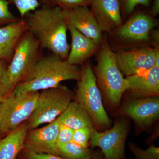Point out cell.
I'll list each match as a JSON object with an SVG mask.
<instances>
[{"label":"cell","mask_w":159,"mask_h":159,"mask_svg":"<svg viewBox=\"0 0 159 159\" xmlns=\"http://www.w3.org/2000/svg\"><path fill=\"white\" fill-rule=\"evenodd\" d=\"M26 31H30L41 48L66 60L70 46L68 43V23L63 9L59 7L41 6L22 19Z\"/></svg>","instance_id":"cell-1"},{"label":"cell","mask_w":159,"mask_h":159,"mask_svg":"<svg viewBox=\"0 0 159 159\" xmlns=\"http://www.w3.org/2000/svg\"><path fill=\"white\" fill-rule=\"evenodd\" d=\"M80 77L81 71L77 66L51 53L41 57L30 77L18 84L12 93L18 95L39 92L55 87L65 80L78 81Z\"/></svg>","instance_id":"cell-2"},{"label":"cell","mask_w":159,"mask_h":159,"mask_svg":"<svg viewBox=\"0 0 159 159\" xmlns=\"http://www.w3.org/2000/svg\"><path fill=\"white\" fill-rule=\"evenodd\" d=\"M39 43L30 31H26L18 42L4 80L6 97L16 87L31 76L36 64L42 57Z\"/></svg>","instance_id":"cell-3"},{"label":"cell","mask_w":159,"mask_h":159,"mask_svg":"<svg viewBox=\"0 0 159 159\" xmlns=\"http://www.w3.org/2000/svg\"><path fill=\"white\" fill-rule=\"evenodd\" d=\"M96 68L97 83L111 105L120 103L122 95L128 90V84L117 65L115 53L106 38H102Z\"/></svg>","instance_id":"cell-4"},{"label":"cell","mask_w":159,"mask_h":159,"mask_svg":"<svg viewBox=\"0 0 159 159\" xmlns=\"http://www.w3.org/2000/svg\"><path fill=\"white\" fill-rule=\"evenodd\" d=\"M74 97L73 92L61 84L41 91L36 107L27 122L29 130L54 121L64 111Z\"/></svg>","instance_id":"cell-5"},{"label":"cell","mask_w":159,"mask_h":159,"mask_svg":"<svg viewBox=\"0 0 159 159\" xmlns=\"http://www.w3.org/2000/svg\"><path fill=\"white\" fill-rule=\"evenodd\" d=\"M75 97L76 101L89 114L94 124L100 128L110 125L111 119L103 107L96 76L89 62L81 70Z\"/></svg>","instance_id":"cell-6"},{"label":"cell","mask_w":159,"mask_h":159,"mask_svg":"<svg viewBox=\"0 0 159 159\" xmlns=\"http://www.w3.org/2000/svg\"><path fill=\"white\" fill-rule=\"evenodd\" d=\"M39 92L15 95L12 92L0 101V132L9 133L29 119L37 105Z\"/></svg>","instance_id":"cell-7"},{"label":"cell","mask_w":159,"mask_h":159,"mask_svg":"<svg viewBox=\"0 0 159 159\" xmlns=\"http://www.w3.org/2000/svg\"><path fill=\"white\" fill-rule=\"evenodd\" d=\"M127 129L125 122L118 121L111 129L101 132L95 130L90 139L91 146L99 147L104 159H125Z\"/></svg>","instance_id":"cell-8"},{"label":"cell","mask_w":159,"mask_h":159,"mask_svg":"<svg viewBox=\"0 0 159 159\" xmlns=\"http://www.w3.org/2000/svg\"><path fill=\"white\" fill-rule=\"evenodd\" d=\"M157 24V21L151 16L139 12L113 31H116V38L122 44L134 45L147 42L151 31Z\"/></svg>","instance_id":"cell-9"},{"label":"cell","mask_w":159,"mask_h":159,"mask_svg":"<svg viewBox=\"0 0 159 159\" xmlns=\"http://www.w3.org/2000/svg\"><path fill=\"white\" fill-rule=\"evenodd\" d=\"M119 70L126 77L134 75L151 68L155 65L159 57L157 48H139L115 53Z\"/></svg>","instance_id":"cell-10"},{"label":"cell","mask_w":159,"mask_h":159,"mask_svg":"<svg viewBox=\"0 0 159 159\" xmlns=\"http://www.w3.org/2000/svg\"><path fill=\"white\" fill-rule=\"evenodd\" d=\"M121 111L122 114L131 118L139 128H148L158 119L159 96L131 98L124 103Z\"/></svg>","instance_id":"cell-11"},{"label":"cell","mask_w":159,"mask_h":159,"mask_svg":"<svg viewBox=\"0 0 159 159\" xmlns=\"http://www.w3.org/2000/svg\"><path fill=\"white\" fill-rule=\"evenodd\" d=\"M59 125L57 118L43 127L28 131L24 148L35 153L58 155L57 138Z\"/></svg>","instance_id":"cell-12"},{"label":"cell","mask_w":159,"mask_h":159,"mask_svg":"<svg viewBox=\"0 0 159 159\" xmlns=\"http://www.w3.org/2000/svg\"><path fill=\"white\" fill-rule=\"evenodd\" d=\"M90 9L102 32H111L122 25L119 0H93Z\"/></svg>","instance_id":"cell-13"},{"label":"cell","mask_w":159,"mask_h":159,"mask_svg":"<svg viewBox=\"0 0 159 159\" xmlns=\"http://www.w3.org/2000/svg\"><path fill=\"white\" fill-rule=\"evenodd\" d=\"M68 24L72 25L87 37L100 44L102 39V31L97 21L87 6L63 9Z\"/></svg>","instance_id":"cell-14"},{"label":"cell","mask_w":159,"mask_h":159,"mask_svg":"<svg viewBox=\"0 0 159 159\" xmlns=\"http://www.w3.org/2000/svg\"><path fill=\"white\" fill-rule=\"evenodd\" d=\"M131 98L159 96V67L151 68L125 77Z\"/></svg>","instance_id":"cell-15"},{"label":"cell","mask_w":159,"mask_h":159,"mask_svg":"<svg viewBox=\"0 0 159 159\" xmlns=\"http://www.w3.org/2000/svg\"><path fill=\"white\" fill-rule=\"evenodd\" d=\"M71 45L66 61L73 65L82 64L97 51L100 44L84 36L75 27L68 24Z\"/></svg>","instance_id":"cell-16"},{"label":"cell","mask_w":159,"mask_h":159,"mask_svg":"<svg viewBox=\"0 0 159 159\" xmlns=\"http://www.w3.org/2000/svg\"><path fill=\"white\" fill-rule=\"evenodd\" d=\"M26 31L22 19L0 28V59L10 61L19 40Z\"/></svg>","instance_id":"cell-17"},{"label":"cell","mask_w":159,"mask_h":159,"mask_svg":"<svg viewBox=\"0 0 159 159\" xmlns=\"http://www.w3.org/2000/svg\"><path fill=\"white\" fill-rule=\"evenodd\" d=\"M29 131L24 122L14 130L0 139V159H17L24 149L25 140Z\"/></svg>","instance_id":"cell-18"},{"label":"cell","mask_w":159,"mask_h":159,"mask_svg":"<svg viewBox=\"0 0 159 159\" xmlns=\"http://www.w3.org/2000/svg\"><path fill=\"white\" fill-rule=\"evenodd\" d=\"M57 119L61 123L73 130L93 127L91 116L77 101H72Z\"/></svg>","instance_id":"cell-19"},{"label":"cell","mask_w":159,"mask_h":159,"mask_svg":"<svg viewBox=\"0 0 159 159\" xmlns=\"http://www.w3.org/2000/svg\"><path fill=\"white\" fill-rule=\"evenodd\" d=\"M58 155L66 159H90L93 156L89 148L82 147L74 142L57 145Z\"/></svg>","instance_id":"cell-20"},{"label":"cell","mask_w":159,"mask_h":159,"mask_svg":"<svg viewBox=\"0 0 159 159\" xmlns=\"http://www.w3.org/2000/svg\"><path fill=\"white\" fill-rule=\"evenodd\" d=\"M93 0H39L40 6L59 7L63 9H70L90 6Z\"/></svg>","instance_id":"cell-21"},{"label":"cell","mask_w":159,"mask_h":159,"mask_svg":"<svg viewBox=\"0 0 159 159\" xmlns=\"http://www.w3.org/2000/svg\"><path fill=\"white\" fill-rule=\"evenodd\" d=\"M129 148L133 153L135 159H159V148L150 145L147 149H143L133 142L129 143Z\"/></svg>","instance_id":"cell-22"},{"label":"cell","mask_w":159,"mask_h":159,"mask_svg":"<svg viewBox=\"0 0 159 159\" xmlns=\"http://www.w3.org/2000/svg\"><path fill=\"white\" fill-rule=\"evenodd\" d=\"M14 5L22 19L27 13L34 11L40 6L39 0H6Z\"/></svg>","instance_id":"cell-23"},{"label":"cell","mask_w":159,"mask_h":159,"mask_svg":"<svg viewBox=\"0 0 159 159\" xmlns=\"http://www.w3.org/2000/svg\"><path fill=\"white\" fill-rule=\"evenodd\" d=\"M94 130L93 127H85L74 130L72 142L88 148L89 141Z\"/></svg>","instance_id":"cell-24"},{"label":"cell","mask_w":159,"mask_h":159,"mask_svg":"<svg viewBox=\"0 0 159 159\" xmlns=\"http://www.w3.org/2000/svg\"><path fill=\"white\" fill-rule=\"evenodd\" d=\"M9 4L6 0H0V25H8L19 20L9 10Z\"/></svg>","instance_id":"cell-25"},{"label":"cell","mask_w":159,"mask_h":159,"mask_svg":"<svg viewBox=\"0 0 159 159\" xmlns=\"http://www.w3.org/2000/svg\"><path fill=\"white\" fill-rule=\"evenodd\" d=\"M74 130L60 122L57 138V145L66 144L72 141Z\"/></svg>","instance_id":"cell-26"},{"label":"cell","mask_w":159,"mask_h":159,"mask_svg":"<svg viewBox=\"0 0 159 159\" xmlns=\"http://www.w3.org/2000/svg\"><path fill=\"white\" fill-rule=\"evenodd\" d=\"M20 153L23 159H66L57 155L35 153L25 148Z\"/></svg>","instance_id":"cell-27"},{"label":"cell","mask_w":159,"mask_h":159,"mask_svg":"<svg viewBox=\"0 0 159 159\" xmlns=\"http://www.w3.org/2000/svg\"><path fill=\"white\" fill-rule=\"evenodd\" d=\"M122 2V9L125 14L129 15L138 5L148 6L149 0H119Z\"/></svg>","instance_id":"cell-28"},{"label":"cell","mask_w":159,"mask_h":159,"mask_svg":"<svg viewBox=\"0 0 159 159\" xmlns=\"http://www.w3.org/2000/svg\"><path fill=\"white\" fill-rule=\"evenodd\" d=\"M8 66L6 61L0 59V101L6 97L4 89V80Z\"/></svg>","instance_id":"cell-29"},{"label":"cell","mask_w":159,"mask_h":159,"mask_svg":"<svg viewBox=\"0 0 159 159\" xmlns=\"http://www.w3.org/2000/svg\"><path fill=\"white\" fill-rule=\"evenodd\" d=\"M159 13V0H154L150 12L152 17L157 16Z\"/></svg>","instance_id":"cell-30"},{"label":"cell","mask_w":159,"mask_h":159,"mask_svg":"<svg viewBox=\"0 0 159 159\" xmlns=\"http://www.w3.org/2000/svg\"><path fill=\"white\" fill-rule=\"evenodd\" d=\"M90 159H100L99 158H97L95 157H94V155L93 156V157H92V158Z\"/></svg>","instance_id":"cell-31"},{"label":"cell","mask_w":159,"mask_h":159,"mask_svg":"<svg viewBox=\"0 0 159 159\" xmlns=\"http://www.w3.org/2000/svg\"><path fill=\"white\" fill-rule=\"evenodd\" d=\"M1 134H2V133L0 132V136H1Z\"/></svg>","instance_id":"cell-32"},{"label":"cell","mask_w":159,"mask_h":159,"mask_svg":"<svg viewBox=\"0 0 159 159\" xmlns=\"http://www.w3.org/2000/svg\"><path fill=\"white\" fill-rule=\"evenodd\" d=\"M18 159H23L22 158H20Z\"/></svg>","instance_id":"cell-33"},{"label":"cell","mask_w":159,"mask_h":159,"mask_svg":"<svg viewBox=\"0 0 159 159\" xmlns=\"http://www.w3.org/2000/svg\"></svg>","instance_id":"cell-34"}]
</instances>
